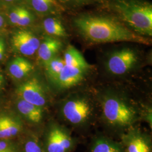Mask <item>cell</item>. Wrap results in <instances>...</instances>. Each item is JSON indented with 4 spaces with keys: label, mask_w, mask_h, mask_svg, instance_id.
Segmentation results:
<instances>
[{
    "label": "cell",
    "mask_w": 152,
    "mask_h": 152,
    "mask_svg": "<svg viewBox=\"0 0 152 152\" xmlns=\"http://www.w3.org/2000/svg\"><path fill=\"white\" fill-rule=\"evenodd\" d=\"M3 81V77L0 74V83Z\"/></svg>",
    "instance_id": "27"
},
{
    "label": "cell",
    "mask_w": 152,
    "mask_h": 152,
    "mask_svg": "<svg viewBox=\"0 0 152 152\" xmlns=\"http://www.w3.org/2000/svg\"><path fill=\"white\" fill-rule=\"evenodd\" d=\"M22 129L20 122L8 115H0V140L16 136Z\"/></svg>",
    "instance_id": "12"
},
{
    "label": "cell",
    "mask_w": 152,
    "mask_h": 152,
    "mask_svg": "<svg viewBox=\"0 0 152 152\" xmlns=\"http://www.w3.org/2000/svg\"><path fill=\"white\" fill-rule=\"evenodd\" d=\"M34 11L42 14H48L60 10V6L56 0H29Z\"/></svg>",
    "instance_id": "18"
},
{
    "label": "cell",
    "mask_w": 152,
    "mask_h": 152,
    "mask_svg": "<svg viewBox=\"0 0 152 152\" xmlns=\"http://www.w3.org/2000/svg\"><path fill=\"white\" fill-rule=\"evenodd\" d=\"M90 152H125V151L121 144L105 137H99L93 141Z\"/></svg>",
    "instance_id": "16"
},
{
    "label": "cell",
    "mask_w": 152,
    "mask_h": 152,
    "mask_svg": "<svg viewBox=\"0 0 152 152\" xmlns=\"http://www.w3.org/2000/svg\"><path fill=\"white\" fill-rule=\"evenodd\" d=\"M5 51V44L3 39H0V61L2 59Z\"/></svg>",
    "instance_id": "24"
},
{
    "label": "cell",
    "mask_w": 152,
    "mask_h": 152,
    "mask_svg": "<svg viewBox=\"0 0 152 152\" xmlns=\"http://www.w3.org/2000/svg\"><path fill=\"white\" fill-rule=\"evenodd\" d=\"M11 45L17 52L25 56H32L38 50L40 41L32 32L22 29L14 33Z\"/></svg>",
    "instance_id": "6"
},
{
    "label": "cell",
    "mask_w": 152,
    "mask_h": 152,
    "mask_svg": "<svg viewBox=\"0 0 152 152\" xmlns=\"http://www.w3.org/2000/svg\"><path fill=\"white\" fill-rule=\"evenodd\" d=\"M74 145L71 135L64 129L55 127L49 132L47 139L48 152H69Z\"/></svg>",
    "instance_id": "9"
},
{
    "label": "cell",
    "mask_w": 152,
    "mask_h": 152,
    "mask_svg": "<svg viewBox=\"0 0 152 152\" xmlns=\"http://www.w3.org/2000/svg\"><path fill=\"white\" fill-rule=\"evenodd\" d=\"M64 1H77V2H79V1H82L84 0H62Z\"/></svg>",
    "instance_id": "26"
},
{
    "label": "cell",
    "mask_w": 152,
    "mask_h": 152,
    "mask_svg": "<svg viewBox=\"0 0 152 152\" xmlns=\"http://www.w3.org/2000/svg\"><path fill=\"white\" fill-rule=\"evenodd\" d=\"M62 47L63 43L59 39L53 37H47L39 45L37 50L38 58L45 64L56 56Z\"/></svg>",
    "instance_id": "11"
},
{
    "label": "cell",
    "mask_w": 152,
    "mask_h": 152,
    "mask_svg": "<svg viewBox=\"0 0 152 152\" xmlns=\"http://www.w3.org/2000/svg\"><path fill=\"white\" fill-rule=\"evenodd\" d=\"M4 23V17L0 14V28L2 27Z\"/></svg>",
    "instance_id": "25"
},
{
    "label": "cell",
    "mask_w": 152,
    "mask_h": 152,
    "mask_svg": "<svg viewBox=\"0 0 152 152\" xmlns=\"http://www.w3.org/2000/svg\"><path fill=\"white\" fill-rule=\"evenodd\" d=\"M24 7L22 6H18L13 8L10 12L9 19L11 23L14 25H16L20 17L22 15V13L24 10Z\"/></svg>",
    "instance_id": "21"
},
{
    "label": "cell",
    "mask_w": 152,
    "mask_h": 152,
    "mask_svg": "<svg viewBox=\"0 0 152 152\" xmlns=\"http://www.w3.org/2000/svg\"><path fill=\"white\" fill-rule=\"evenodd\" d=\"M114 8L131 30L142 36H152V5L132 0H117Z\"/></svg>",
    "instance_id": "2"
},
{
    "label": "cell",
    "mask_w": 152,
    "mask_h": 152,
    "mask_svg": "<svg viewBox=\"0 0 152 152\" xmlns=\"http://www.w3.org/2000/svg\"><path fill=\"white\" fill-rule=\"evenodd\" d=\"M122 141L125 152H152L150 137L141 131H129L122 135Z\"/></svg>",
    "instance_id": "8"
},
{
    "label": "cell",
    "mask_w": 152,
    "mask_h": 152,
    "mask_svg": "<svg viewBox=\"0 0 152 152\" xmlns=\"http://www.w3.org/2000/svg\"><path fill=\"white\" fill-rule=\"evenodd\" d=\"M64 65L63 58L55 56L45 64L47 75L51 80L55 81Z\"/></svg>",
    "instance_id": "19"
},
{
    "label": "cell",
    "mask_w": 152,
    "mask_h": 152,
    "mask_svg": "<svg viewBox=\"0 0 152 152\" xmlns=\"http://www.w3.org/2000/svg\"><path fill=\"white\" fill-rule=\"evenodd\" d=\"M87 72L80 68L65 65L55 82L61 88L73 87L82 81Z\"/></svg>",
    "instance_id": "10"
},
{
    "label": "cell",
    "mask_w": 152,
    "mask_h": 152,
    "mask_svg": "<svg viewBox=\"0 0 152 152\" xmlns=\"http://www.w3.org/2000/svg\"><path fill=\"white\" fill-rule=\"evenodd\" d=\"M24 152H42V151L37 140L32 139L26 142Z\"/></svg>",
    "instance_id": "22"
},
{
    "label": "cell",
    "mask_w": 152,
    "mask_h": 152,
    "mask_svg": "<svg viewBox=\"0 0 152 152\" xmlns=\"http://www.w3.org/2000/svg\"><path fill=\"white\" fill-rule=\"evenodd\" d=\"M44 30L48 34L56 37L68 36L65 28L60 20L55 18H48L43 22Z\"/></svg>",
    "instance_id": "17"
},
{
    "label": "cell",
    "mask_w": 152,
    "mask_h": 152,
    "mask_svg": "<svg viewBox=\"0 0 152 152\" xmlns=\"http://www.w3.org/2000/svg\"><path fill=\"white\" fill-rule=\"evenodd\" d=\"M102 105L104 117L111 126L125 127L134 124L136 120L137 113L135 109L117 96L105 97Z\"/></svg>",
    "instance_id": "3"
},
{
    "label": "cell",
    "mask_w": 152,
    "mask_h": 152,
    "mask_svg": "<svg viewBox=\"0 0 152 152\" xmlns=\"http://www.w3.org/2000/svg\"><path fill=\"white\" fill-rule=\"evenodd\" d=\"M17 107L20 113L32 122L38 123L42 118V108L27 102L23 99L18 103Z\"/></svg>",
    "instance_id": "15"
},
{
    "label": "cell",
    "mask_w": 152,
    "mask_h": 152,
    "mask_svg": "<svg viewBox=\"0 0 152 152\" xmlns=\"http://www.w3.org/2000/svg\"><path fill=\"white\" fill-rule=\"evenodd\" d=\"M0 152H16V151L14 147L7 142L0 140Z\"/></svg>",
    "instance_id": "23"
},
{
    "label": "cell",
    "mask_w": 152,
    "mask_h": 152,
    "mask_svg": "<svg viewBox=\"0 0 152 152\" xmlns=\"http://www.w3.org/2000/svg\"><path fill=\"white\" fill-rule=\"evenodd\" d=\"M17 92L21 99L39 107L42 108L46 103L43 88L36 78H31L23 83Z\"/></svg>",
    "instance_id": "7"
},
{
    "label": "cell",
    "mask_w": 152,
    "mask_h": 152,
    "mask_svg": "<svg viewBox=\"0 0 152 152\" xmlns=\"http://www.w3.org/2000/svg\"><path fill=\"white\" fill-rule=\"evenodd\" d=\"M33 18H34L31 12L25 8L22 13V15L18 20L16 26L21 27L29 26L32 23Z\"/></svg>",
    "instance_id": "20"
},
{
    "label": "cell",
    "mask_w": 152,
    "mask_h": 152,
    "mask_svg": "<svg viewBox=\"0 0 152 152\" xmlns=\"http://www.w3.org/2000/svg\"><path fill=\"white\" fill-rule=\"evenodd\" d=\"M33 66L28 60L16 57L11 61L9 65V72L11 76L16 79H22L32 71Z\"/></svg>",
    "instance_id": "14"
},
{
    "label": "cell",
    "mask_w": 152,
    "mask_h": 152,
    "mask_svg": "<svg viewBox=\"0 0 152 152\" xmlns=\"http://www.w3.org/2000/svg\"><path fill=\"white\" fill-rule=\"evenodd\" d=\"M75 25L82 37L93 43L130 42L149 45L150 39L140 35L114 19L85 15L77 18Z\"/></svg>",
    "instance_id": "1"
},
{
    "label": "cell",
    "mask_w": 152,
    "mask_h": 152,
    "mask_svg": "<svg viewBox=\"0 0 152 152\" xmlns=\"http://www.w3.org/2000/svg\"><path fill=\"white\" fill-rule=\"evenodd\" d=\"M92 108L87 99L73 98L64 104L62 113L65 120L73 125H80L86 122L91 114Z\"/></svg>",
    "instance_id": "4"
},
{
    "label": "cell",
    "mask_w": 152,
    "mask_h": 152,
    "mask_svg": "<svg viewBox=\"0 0 152 152\" xmlns=\"http://www.w3.org/2000/svg\"><path fill=\"white\" fill-rule=\"evenodd\" d=\"M4 1H5L6 2H14L16 0H4Z\"/></svg>",
    "instance_id": "28"
},
{
    "label": "cell",
    "mask_w": 152,
    "mask_h": 152,
    "mask_svg": "<svg viewBox=\"0 0 152 152\" xmlns=\"http://www.w3.org/2000/svg\"><path fill=\"white\" fill-rule=\"evenodd\" d=\"M137 56L132 49L124 48L116 51L107 61V69L114 75H122L127 73L136 64Z\"/></svg>",
    "instance_id": "5"
},
{
    "label": "cell",
    "mask_w": 152,
    "mask_h": 152,
    "mask_svg": "<svg viewBox=\"0 0 152 152\" xmlns=\"http://www.w3.org/2000/svg\"><path fill=\"white\" fill-rule=\"evenodd\" d=\"M63 60L65 65L69 66L76 67L86 71L91 68L81 52L72 45L68 46L65 50Z\"/></svg>",
    "instance_id": "13"
}]
</instances>
